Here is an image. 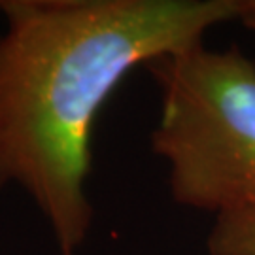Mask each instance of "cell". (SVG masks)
<instances>
[{
    "mask_svg": "<svg viewBox=\"0 0 255 255\" xmlns=\"http://www.w3.org/2000/svg\"><path fill=\"white\" fill-rule=\"evenodd\" d=\"M242 0H0V187L17 185L74 255L93 221L91 130L138 64L202 44Z\"/></svg>",
    "mask_w": 255,
    "mask_h": 255,
    "instance_id": "cell-1",
    "label": "cell"
},
{
    "mask_svg": "<svg viewBox=\"0 0 255 255\" xmlns=\"http://www.w3.org/2000/svg\"><path fill=\"white\" fill-rule=\"evenodd\" d=\"M161 87L151 147L174 201L216 216L255 206V63L202 44L147 64Z\"/></svg>",
    "mask_w": 255,
    "mask_h": 255,
    "instance_id": "cell-2",
    "label": "cell"
},
{
    "mask_svg": "<svg viewBox=\"0 0 255 255\" xmlns=\"http://www.w3.org/2000/svg\"><path fill=\"white\" fill-rule=\"evenodd\" d=\"M206 246L210 255H255V206L216 216Z\"/></svg>",
    "mask_w": 255,
    "mask_h": 255,
    "instance_id": "cell-3",
    "label": "cell"
},
{
    "mask_svg": "<svg viewBox=\"0 0 255 255\" xmlns=\"http://www.w3.org/2000/svg\"><path fill=\"white\" fill-rule=\"evenodd\" d=\"M238 21L244 27L255 30V0H242V8H240Z\"/></svg>",
    "mask_w": 255,
    "mask_h": 255,
    "instance_id": "cell-4",
    "label": "cell"
}]
</instances>
